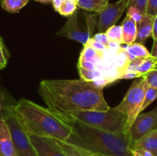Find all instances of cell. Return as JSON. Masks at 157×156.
Returning a JSON list of instances; mask_svg holds the SVG:
<instances>
[{
    "label": "cell",
    "instance_id": "1",
    "mask_svg": "<svg viewBox=\"0 0 157 156\" xmlns=\"http://www.w3.org/2000/svg\"><path fill=\"white\" fill-rule=\"evenodd\" d=\"M38 92L49 110L59 118L77 111H107L110 108L102 89L81 78L44 80Z\"/></svg>",
    "mask_w": 157,
    "mask_h": 156
},
{
    "label": "cell",
    "instance_id": "2",
    "mask_svg": "<svg viewBox=\"0 0 157 156\" xmlns=\"http://www.w3.org/2000/svg\"><path fill=\"white\" fill-rule=\"evenodd\" d=\"M72 128L65 142L89 153L102 156H132L128 132L115 134L94 128L78 120L62 119Z\"/></svg>",
    "mask_w": 157,
    "mask_h": 156
},
{
    "label": "cell",
    "instance_id": "3",
    "mask_svg": "<svg viewBox=\"0 0 157 156\" xmlns=\"http://www.w3.org/2000/svg\"><path fill=\"white\" fill-rule=\"evenodd\" d=\"M13 110L28 135L49 137L65 142L71 136L72 128L52 110L26 99H21Z\"/></svg>",
    "mask_w": 157,
    "mask_h": 156
},
{
    "label": "cell",
    "instance_id": "4",
    "mask_svg": "<svg viewBox=\"0 0 157 156\" xmlns=\"http://www.w3.org/2000/svg\"><path fill=\"white\" fill-rule=\"evenodd\" d=\"M65 118L78 120L94 128L115 134H125L129 131L127 117L116 110L115 107L110 108L107 111L85 110L74 112L60 119Z\"/></svg>",
    "mask_w": 157,
    "mask_h": 156
},
{
    "label": "cell",
    "instance_id": "5",
    "mask_svg": "<svg viewBox=\"0 0 157 156\" xmlns=\"http://www.w3.org/2000/svg\"><path fill=\"white\" fill-rule=\"evenodd\" d=\"M148 87L147 80L144 76L136 78L127 90L121 103L115 107L116 110L126 115L129 128L138 115L141 113L144 96Z\"/></svg>",
    "mask_w": 157,
    "mask_h": 156
},
{
    "label": "cell",
    "instance_id": "6",
    "mask_svg": "<svg viewBox=\"0 0 157 156\" xmlns=\"http://www.w3.org/2000/svg\"><path fill=\"white\" fill-rule=\"evenodd\" d=\"M2 118L7 124L14 145L19 156H38L27 134L18 121L13 110V105L3 109Z\"/></svg>",
    "mask_w": 157,
    "mask_h": 156
},
{
    "label": "cell",
    "instance_id": "7",
    "mask_svg": "<svg viewBox=\"0 0 157 156\" xmlns=\"http://www.w3.org/2000/svg\"><path fill=\"white\" fill-rule=\"evenodd\" d=\"M94 28L90 26H82L78 18V10L72 15L67 17L64 26L58 31L57 35L69 38L85 45L91 38Z\"/></svg>",
    "mask_w": 157,
    "mask_h": 156
},
{
    "label": "cell",
    "instance_id": "8",
    "mask_svg": "<svg viewBox=\"0 0 157 156\" xmlns=\"http://www.w3.org/2000/svg\"><path fill=\"white\" fill-rule=\"evenodd\" d=\"M156 129H157V106L148 113L138 115L129 128L130 148L143 137Z\"/></svg>",
    "mask_w": 157,
    "mask_h": 156
},
{
    "label": "cell",
    "instance_id": "9",
    "mask_svg": "<svg viewBox=\"0 0 157 156\" xmlns=\"http://www.w3.org/2000/svg\"><path fill=\"white\" fill-rule=\"evenodd\" d=\"M129 2L130 0H119L113 4L108 2L102 11L96 13V27L99 32H105L114 25L128 8Z\"/></svg>",
    "mask_w": 157,
    "mask_h": 156
},
{
    "label": "cell",
    "instance_id": "10",
    "mask_svg": "<svg viewBox=\"0 0 157 156\" xmlns=\"http://www.w3.org/2000/svg\"><path fill=\"white\" fill-rule=\"evenodd\" d=\"M29 139L38 156H66L54 139L33 134L29 135Z\"/></svg>",
    "mask_w": 157,
    "mask_h": 156
},
{
    "label": "cell",
    "instance_id": "11",
    "mask_svg": "<svg viewBox=\"0 0 157 156\" xmlns=\"http://www.w3.org/2000/svg\"><path fill=\"white\" fill-rule=\"evenodd\" d=\"M0 156H19L9 127L2 117L0 119Z\"/></svg>",
    "mask_w": 157,
    "mask_h": 156
},
{
    "label": "cell",
    "instance_id": "12",
    "mask_svg": "<svg viewBox=\"0 0 157 156\" xmlns=\"http://www.w3.org/2000/svg\"><path fill=\"white\" fill-rule=\"evenodd\" d=\"M153 18L149 15H145L142 20L136 24L137 28V35H136V41L140 44H144L149 37L152 35L153 29Z\"/></svg>",
    "mask_w": 157,
    "mask_h": 156
},
{
    "label": "cell",
    "instance_id": "13",
    "mask_svg": "<svg viewBox=\"0 0 157 156\" xmlns=\"http://www.w3.org/2000/svg\"><path fill=\"white\" fill-rule=\"evenodd\" d=\"M121 27H122L124 44H129L134 43L136 41V35H137L136 23L130 17L127 16L123 21Z\"/></svg>",
    "mask_w": 157,
    "mask_h": 156
},
{
    "label": "cell",
    "instance_id": "14",
    "mask_svg": "<svg viewBox=\"0 0 157 156\" xmlns=\"http://www.w3.org/2000/svg\"><path fill=\"white\" fill-rule=\"evenodd\" d=\"M133 148H143L148 150L153 156H157V129L143 137L133 145Z\"/></svg>",
    "mask_w": 157,
    "mask_h": 156
},
{
    "label": "cell",
    "instance_id": "15",
    "mask_svg": "<svg viewBox=\"0 0 157 156\" xmlns=\"http://www.w3.org/2000/svg\"><path fill=\"white\" fill-rule=\"evenodd\" d=\"M123 47L127 50L130 61H133L136 58H146L150 56V53L147 47L140 43H132L127 44L125 47Z\"/></svg>",
    "mask_w": 157,
    "mask_h": 156
},
{
    "label": "cell",
    "instance_id": "16",
    "mask_svg": "<svg viewBox=\"0 0 157 156\" xmlns=\"http://www.w3.org/2000/svg\"><path fill=\"white\" fill-rule=\"evenodd\" d=\"M78 8L89 12L98 13L104 9L108 2L107 0H76Z\"/></svg>",
    "mask_w": 157,
    "mask_h": 156
},
{
    "label": "cell",
    "instance_id": "17",
    "mask_svg": "<svg viewBox=\"0 0 157 156\" xmlns=\"http://www.w3.org/2000/svg\"><path fill=\"white\" fill-rule=\"evenodd\" d=\"M103 53L97 51L93 47H90L89 45H84L82 51L80 54V58L78 61H84L92 62L96 65L99 62L102 61Z\"/></svg>",
    "mask_w": 157,
    "mask_h": 156
},
{
    "label": "cell",
    "instance_id": "18",
    "mask_svg": "<svg viewBox=\"0 0 157 156\" xmlns=\"http://www.w3.org/2000/svg\"><path fill=\"white\" fill-rule=\"evenodd\" d=\"M2 8L10 13H18L28 4L29 0H1Z\"/></svg>",
    "mask_w": 157,
    "mask_h": 156
},
{
    "label": "cell",
    "instance_id": "19",
    "mask_svg": "<svg viewBox=\"0 0 157 156\" xmlns=\"http://www.w3.org/2000/svg\"><path fill=\"white\" fill-rule=\"evenodd\" d=\"M130 61L127 50L121 46L114 58V64L117 68L121 72V74L126 70Z\"/></svg>",
    "mask_w": 157,
    "mask_h": 156
},
{
    "label": "cell",
    "instance_id": "20",
    "mask_svg": "<svg viewBox=\"0 0 157 156\" xmlns=\"http://www.w3.org/2000/svg\"><path fill=\"white\" fill-rule=\"evenodd\" d=\"M55 140L60 145L63 151L65 153L66 156H87L89 154V152L87 151L80 149V148H77L71 144L67 143V142L61 140H57V139H55Z\"/></svg>",
    "mask_w": 157,
    "mask_h": 156
},
{
    "label": "cell",
    "instance_id": "21",
    "mask_svg": "<svg viewBox=\"0 0 157 156\" xmlns=\"http://www.w3.org/2000/svg\"><path fill=\"white\" fill-rule=\"evenodd\" d=\"M157 66V58L153 56H149L147 58H144L140 66L138 67L136 71L140 73L142 76H144L149 73L150 71L155 69Z\"/></svg>",
    "mask_w": 157,
    "mask_h": 156
},
{
    "label": "cell",
    "instance_id": "22",
    "mask_svg": "<svg viewBox=\"0 0 157 156\" xmlns=\"http://www.w3.org/2000/svg\"><path fill=\"white\" fill-rule=\"evenodd\" d=\"M107 38L110 42H115L117 44H124L123 42V32L121 25H114L109 28L105 32Z\"/></svg>",
    "mask_w": 157,
    "mask_h": 156
},
{
    "label": "cell",
    "instance_id": "23",
    "mask_svg": "<svg viewBox=\"0 0 157 156\" xmlns=\"http://www.w3.org/2000/svg\"><path fill=\"white\" fill-rule=\"evenodd\" d=\"M78 10V5L76 1L73 0H63L58 9V12L64 17H69L73 15Z\"/></svg>",
    "mask_w": 157,
    "mask_h": 156
},
{
    "label": "cell",
    "instance_id": "24",
    "mask_svg": "<svg viewBox=\"0 0 157 156\" xmlns=\"http://www.w3.org/2000/svg\"><path fill=\"white\" fill-rule=\"evenodd\" d=\"M78 70H79V74L81 76V79L84 80L86 81H88V82H92V81L95 80L98 78L101 77L102 75L100 70H86V69L82 68V67H78Z\"/></svg>",
    "mask_w": 157,
    "mask_h": 156
},
{
    "label": "cell",
    "instance_id": "25",
    "mask_svg": "<svg viewBox=\"0 0 157 156\" xmlns=\"http://www.w3.org/2000/svg\"><path fill=\"white\" fill-rule=\"evenodd\" d=\"M157 98V89L153 87H148L147 89V91L144 96V102H143L142 107H141V112L144 111L145 109H147L153 101Z\"/></svg>",
    "mask_w": 157,
    "mask_h": 156
},
{
    "label": "cell",
    "instance_id": "26",
    "mask_svg": "<svg viewBox=\"0 0 157 156\" xmlns=\"http://www.w3.org/2000/svg\"><path fill=\"white\" fill-rule=\"evenodd\" d=\"M146 14L143 13L140 9L137 8L133 7V6H128L127 8V16L130 17L132 20L135 21L137 24L139 23L141 20L144 18Z\"/></svg>",
    "mask_w": 157,
    "mask_h": 156
},
{
    "label": "cell",
    "instance_id": "27",
    "mask_svg": "<svg viewBox=\"0 0 157 156\" xmlns=\"http://www.w3.org/2000/svg\"><path fill=\"white\" fill-rule=\"evenodd\" d=\"M149 87L157 89V67L144 75Z\"/></svg>",
    "mask_w": 157,
    "mask_h": 156
},
{
    "label": "cell",
    "instance_id": "28",
    "mask_svg": "<svg viewBox=\"0 0 157 156\" xmlns=\"http://www.w3.org/2000/svg\"><path fill=\"white\" fill-rule=\"evenodd\" d=\"M146 15L155 18L157 15V0H148Z\"/></svg>",
    "mask_w": 157,
    "mask_h": 156
},
{
    "label": "cell",
    "instance_id": "29",
    "mask_svg": "<svg viewBox=\"0 0 157 156\" xmlns=\"http://www.w3.org/2000/svg\"><path fill=\"white\" fill-rule=\"evenodd\" d=\"M7 50H6V47H5L4 42L2 39L0 37V65L2 67V68L6 67L7 65L8 58H7Z\"/></svg>",
    "mask_w": 157,
    "mask_h": 156
},
{
    "label": "cell",
    "instance_id": "30",
    "mask_svg": "<svg viewBox=\"0 0 157 156\" xmlns=\"http://www.w3.org/2000/svg\"><path fill=\"white\" fill-rule=\"evenodd\" d=\"M147 2H148V0H130L128 6H133V7L137 8L143 13L146 14Z\"/></svg>",
    "mask_w": 157,
    "mask_h": 156
},
{
    "label": "cell",
    "instance_id": "31",
    "mask_svg": "<svg viewBox=\"0 0 157 156\" xmlns=\"http://www.w3.org/2000/svg\"><path fill=\"white\" fill-rule=\"evenodd\" d=\"M86 44H87V45H89L90 47H93L94 50H96L98 52H101V53H104L106 50V49L107 48L105 45H104V44H101V43H99L98 42V41H94V40L92 39L91 38L87 41Z\"/></svg>",
    "mask_w": 157,
    "mask_h": 156
},
{
    "label": "cell",
    "instance_id": "32",
    "mask_svg": "<svg viewBox=\"0 0 157 156\" xmlns=\"http://www.w3.org/2000/svg\"><path fill=\"white\" fill-rule=\"evenodd\" d=\"M91 38L94 40V41H98V42L101 43V44L105 45L107 47H108L109 44H110V41L107 38L105 32H98V33L95 34L93 37H91Z\"/></svg>",
    "mask_w": 157,
    "mask_h": 156
},
{
    "label": "cell",
    "instance_id": "33",
    "mask_svg": "<svg viewBox=\"0 0 157 156\" xmlns=\"http://www.w3.org/2000/svg\"><path fill=\"white\" fill-rule=\"evenodd\" d=\"M132 156H153L150 151L143 148H130Z\"/></svg>",
    "mask_w": 157,
    "mask_h": 156
},
{
    "label": "cell",
    "instance_id": "34",
    "mask_svg": "<svg viewBox=\"0 0 157 156\" xmlns=\"http://www.w3.org/2000/svg\"><path fill=\"white\" fill-rule=\"evenodd\" d=\"M143 76L137 71H124L120 76V79H133V78H139Z\"/></svg>",
    "mask_w": 157,
    "mask_h": 156
},
{
    "label": "cell",
    "instance_id": "35",
    "mask_svg": "<svg viewBox=\"0 0 157 156\" xmlns=\"http://www.w3.org/2000/svg\"><path fill=\"white\" fill-rule=\"evenodd\" d=\"M151 37L153 38V41L157 39V15L153 18V29H152Z\"/></svg>",
    "mask_w": 157,
    "mask_h": 156
},
{
    "label": "cell",
    "instance_id": "36",
    "mask_svg": "<svg viewBox=\"0 0 157 156\" xmlns=\"http://www.w3.org/2000/svg\"><path fill=\"white\" fill-rule=\"evenodd\" d=\"M62 1L63 0H52V6H53V8H54V9H55V12H58V9H59V7H60V6H61Z\"/></svg>",
    "mask_w": 157,
    "mask_h": 156
},
{
    "label": "cell",
    "instance_id": "37",
    "mask_svg": "<svg viewBox=\"0 0 157 156\" xmlns=\"http://www.w3.org/2000/svg\"><path fill=\"white\" fill-rule=\"evenodd\" d=\"M150 55L153 57H155V58H157V39L155 40L154 43H153L152 50L150 52Z\"/></svg>",
    "mask_w": 157,
    "mask_h": 156
},
{
    "label": "cell",
    "instance_id": "38",
    "mask_svg": "<svg viewBox=\"0 0 157 156\" xmlns=\"http://www.w3.org/2000/svg\"><path fill=\"white\" fill-rule=\"evenodd\" d=\"M35 1L41 3H44V4H48V3H52V0H35Z\"/></svg>",
    "mask_w": 157,
    "mask_h": 156
},
{
    "label": "cell",
    "instance_id": "39",
    "mask_svg": "<svg viewBox=\"0 0 157 156\" xmlns=\"http://www.w3.org/2000/svg\"><path fill=\"white\" fill-rule=\"evenodd\" d=\"M87 156H101L98 154H94V153H89Z\"/></svg>",
    "mask_w": 157,
    "mask_h": 156
},
{
    "label": "cell",
    "instance_id": "40",
    "mask_svg": "<svg viewBox=\"0 0 157 156\" xmlns=\"http://www.w3.org/2000/svg\"><path fill=\"white\" fill-rule=\"evenodd\" d=\"M1 111H2V102H1V100H0V114H1Z\"/></svg>",
    "mask_w": 157,
    "mask_h": 156
},
{
    "label": "cell",
    "instance_id": "41",
    "mask_svg": "<svg viewBox=\"0 0 157 156\" xmlns=\"http://www.w3.org/2000/svg\"><path fill=\"white\" fill-rule=\"evenodd\" d=\"M0 69H2V67L1 65H0Z\"/></svg>",
    "mask_w": 157,
    "mask_h": 156
},
{
    "label": "cell",
    "instance_id": "42",
    "mask_svg": "<svg viewBox=\"0 0 157 156\" xmlns=\"http://www.w3.org/2000/svg\"><path fill=\"white\" fill-rule=\"evenodd\" d=\"M107 2H109V1H110V0H107Z\"/></svg>",
    "mask_w": 157,
    "mask_h": 156
},
{
    "label": "cell",
    "instance_id": "43",
    "mask_svg": "<svg viewBox=\"0 0 157 156\" xmlns=\"http://www.w3.org/2000/svg\"><path fill=\"white\" fill-rule=\"evenodd\" d=\"M73 1H76V0H73Z\"/></svg>",
    "mask_w": 157,
    "mask_h": 156
},
{
    "label": "cell",
    "instance_id": "44",
    "mask_svg": "<svg viewBox=\"0 0 157 156\" xmlns=\"http://www.w3.org/2000/svg\"><path fill=\"white\" fill-rule=\"evenodd\" d=\"M156 67H157V66H156Z\"/></svg>",
    "mask_w": 157,
    "mask_h": 156
},
{
    "label": "cell",
    "instance_id": "45",
    "mask_svg": "<svg viewBox=\"0 0 157 156\" xmlns=\"http://www.w3.org/2000/svg\"><path fill=\"white\" fill-rule=\"evenodd\" d=\"M101 156H102V155H101Z\"/></svg>",
    "mask_w": 157,
    "mask_h": 156
}]
</instances>
